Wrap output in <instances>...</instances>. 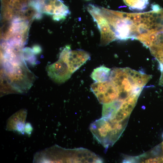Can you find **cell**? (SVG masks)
Segmentation results:
<instances>
[{
  "label": "cell",
  "instance_id": "obj_13",
  "mask_svg": "<svg viewBox=\"0 0 163 163\" xmlns=\"http://www.w3.org/2000/svg\"><path fill=\"white\" fill-rule=\"evenodd\" d=\"M162 160L163 161V155L162 156Z\"/></svg>",
  "mask_w": 163,
  "mask_h": 163
},
{
  "label": "cell",
  "instance_id": "obj_11",
  "mask_svg": "<svg viewBox=\"0 0 163 163\" xmlns=\"http://www.w3.org/2000/svg\"><path fill=\"white\" fill-rule=\"evenodd\" d=\"M34 52L33 50L30 48H25L23 51V56L24 59L28 61L33 64L35 62V57L34 55Z\"/></svg>",
  "mask_w": 163,
  "mask_h": 163
},
{
  "label": "cell",
  "instance_id": "obj_12",
  "mask_svg": "<svg viewBox=\"0 0 163 163\" xmlns=\"http://www.w3.org/2000/svg\"><path fill=\"white\" fill-rule=\"evenodd\" d=\"M32 50L35 54H37L40 52L41 49L39 46H35L33 48Z\"/></svg>",
  "mask_w": 163,
  "mask_h": 163
},
{
  "label": "cell",
  "instance_id": "obj_16",
  "mask_svg": "<svg viewBox=\"0 0 163 163\" xmlns=\"http://www.w3.org/2000/svg\"></svg>",
  "mask_w": 163,
  "mask_h": 163
},
{
  "label": "cell",
  "instance_id": "obj_7",
  "mask_svg": "<svg viewBox=\"0 0 163 163\" xmlns=\"http://www.w3.org/2000/svg\"><path fill=\"white\" fill-rule=\"evenodd\" d=\"M46 70L49 77L54 82L59 84L66 81L72 74L70 71L67 64L60 59L47 66Z\"/></svg>",
  "mask_w": 163,
  "mask_h": 163
},
{
  "label": "cell",
  "instance_id": "obj_9",
  "mask_svg": "<svg viewBox=\"0 0 163 163\" xmlns=\"http://www.w3.org/2000/svg\"><path fill=\"white\" fill-rule=\"evenodd\" d=\"M132 10L142 11L146 8L149 3V0H123Z\"/></svg>",
  "mask_w": 163,
  "mask_h": 163
},
{
  "label": "cell",
  "instance_id": "obj_4",
  "mask_svg": "<svg viewBox=\"0 0 163 163\" xmlns=\"http://www.w3.org/2000/svg\"><path fill=\"white\" fill-rule=\"evenodd\" d=\"M34 8L39 12L53 15L55 21L64 19L70 13L68 7L61 0H37Z\"/></svg>",
  "mask_w": 163,
  "mask_h": 163
},
{
  "label": "cell",
  "instance_id": "obj_14",
  "mask_svg": "<svg viewBox=\"0 0 163 163\" xmlns=\"http://www.w3.org/2000/svg\"><path fill=\"white\" fill-rule=\"evenodd\" d=\"M162 137L163 138V133L162 135Z\"/></svg>",
  "mask_w": 163,
  "mask_h": 163
},
{
  "label": "cell",
  "instance_id": "obj_6",
  "mask_svg": "<svg viewBox=\"0 0 163 163\" xmlns=\"http://www.w3.org/2000/svg\"><path fill=\"white\" fill-rule=\"evenodd\" d=\"M90 58L88 53L83 50H71L69 45L66 46L61 52L59 59L67 65L70 71L73 73Z\"/></svg>",
  "mask_w": 163,
  "mask_h": 163
},
{
  "label": "cell",
  "instance_id": "obj_1",
  "mask_svg": "<svg viewBox=\"0 0 163 163\" xmlns=\"http://www.w3.org/2000/svg\"><path fill=\"white\" fill-rule=\"evenodd\" d=\"M1 85H3L4 89L6 88L8 90L23 93L27 91L32 86L35 76L28 69L24 61L1 62Z\"/></svg>",
  "mask_w": 163,
  "mask_h": 163
},
{
  "label": "cell",
  "instance_id": "obj_8",
  "mask_svg": "<svg viewBox=\"0 0 163 163\" xmlns=\"http://www.w3.org/2000/svg\"><path fill=\"white\" fill-rule=\"evenodd\" d=\"M110 71V69L102 66L94 69L91 77L96 82L105 81L108 80Z\"/></svg>",
  "mask_w": 163,
  "mask_h": 163
},
{
  "label": "cell",
  "instance_id": "obj_5",
  "mask_svg": "<svg viewBox=\"0 0 163 163\" xmlns=\"http://www.w3.org/2000/svg\"><path fill=\"white\" fill-rule=\"evenodd\" d=\"M91 89L99 102L103 104L110 103L119 99L118 91L114 84L109 79L94 83L91 85Z\"/></svg>",
  "mask_w": 163,
  "mask_h": 163
},
{
  "label": "cell",
  "instance_id": "obj_15",
  "mask_svg": "<svg viewBox=\"0 0 163 163\" xmlns=\"http://www.w3.org/2000/svg\"><path fill=\"white\" fill-rule=\"evenodd\" d=\"M162 144H163V142H162Z\"/></svg>",
  "mask_w": 163,
  "mask_h": 163
},
{
  "label": "cell",
  "instance_id": "obj_3",
  "mask_svg": "<svg viewBox=\"0 0 163 163\" xmlns=\"http://www.w3.org/2000/svg\"><path fill=\"white\" fill-rule=\"evenodd\" d=\"M88 11L97 24L101 34L100 44L105 46L116 40L114 34L112 31L106 18L102 14L100 7L89 4L87 7Z\"/></svg>",
  "mask_w": 163,
  "mask_h": 163
},
{
  "label": "cell",
  "instance_id": "obj_2",
  "mask_svg": "<svg viewBox=\"0 0 163 163\" xmlns=\"http://www.w3.org/2000/svg\"><path fill=\"white\" fill-rule=\"evenodd\" d=\"M126 126L122 121L102 117L91 123L90 129L95 139L108 148L119 139Z\"/></svg>",
  "mask_w": 163,
  "mask_h": 163
},
{
  "label": "cell",
  "instance_id": "obj_10",
  "mask_svg": "<svg viewBox=\"0 0 163 163\" xmlns=\"http://www.w3.org/2000/svg\"><path fill=\"white\" fill-rule=\"evenodd\" d=\"M4 5L10 7L21 8L30 5L36 0H2Z\"/></svg>",
  "mask_w": 163,
  "mask_h": 163
}]
</instances>
